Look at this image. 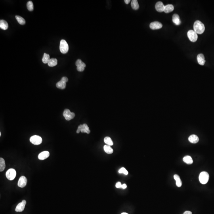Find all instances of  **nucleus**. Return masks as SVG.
Returning a JSON list of instances; mask_svg holds the SVG:
<instances>
[{"mask_svg":"<svg viewBox=\"0 0 214 214\" xmlns=\"http://www.w3.org/2000/svg\"><path fill=\"white\" fill-rule=\"evenodd\" d=\"M194 29L197 34H201L205 30V27L202 22L200 21L197 20L194 23Z\"/></svg>","mask_w":214,"mask_h":214,"instance_id":"1","label":"nucleus"},{"mask_svg":"<svg viewBox=\"0 0 214 214\" xmlns=\"http://www.w3.org/2000/svg\"><path fill=\"white\" fill-rule=\"evenodd\" d=\"M209 178V174L205 171L201 172L199 176V180L201 183L203 184H205L207 183Z\"/></svg>","mask_w":214,"mask_h":214,"instance_id":"2","label":"nucleus"},{"mask_svg":"<svg viewBox=\"0 0 214 214\" xmlns=\"http://www.w3.org/2000/svg\"><path fill=\"white\" fill-rule=\"evenodd\" d=\"M60 49L62 54L67 53L69 50V46L65 40H61L60 41Z\"/></svg>","mask_w":214,"mask_h":214,"instance_id":"3","label":"nucleus"},{"mask_svg":"<svg viewBox=\"0 0 214 214\" xmlns=\"http://www.w3.org/2000/svg\"><path fill=\"white\" fill-rule=\"evenodd\" d=\"M16 175V172L14 168H10L7 171L6 176L8 180H12L15 178Z\"/></svg>","mask_w":214,"mask_h":214,"instance_id":"4","label":"nucleus"},{"mask_svg":"<svg viewBox=\"0 0 214 214\" xmlns=\"http://www.w3.org/2000/svg\"><path fill=\"white\" fill-rule=\"evenodd\" d=\"M30 141L32 144L35 145H38L42 142V138L39 136L34 135L30 138Z\"/></svg>","mask_w":214,"mask_h":214,"instance_id":"5","label":"nucleus"},{"mask_svg":"<svg viewBox=\"0 0 214 214\" xmlns=\"http://www.w3.org/2000/svg\"><path fill=\"white\" fill-rule=\"evenodd\" d=\"M187 34L189 39L192 42H196L198 39V34L194 30H190L187 32Z\"/></svg>","mask_w":214,"mask_h":214,"instance_id":"6","label":"nucleus"},{"mask_svg":"<svg viewBox=\"0 0 214 214\" xmlns=\"http://www.w3.org/2000/svg\"><path fill=\"white\" fill-rule=\"evenodd\" d=\"M63 115L64 117H65V119L67 121L71 120L75 116V114L74 113L71 112L68 109L64 110Z\"/></svg>","mask_w":214,"mask_h":214,"instance_id":"7","label":"nucleus"},{"mask_svg":"<svg viewBox=\"0 0 214 214\" xmlns=\"http://www.w3.org/2000/svg\"><path fill=\"white\" fill-rule=\"evenodd\" d=\"M27 183V179L25 176H22L20 177L18 182V186L19 187H24L26 186Z\"/></svg>","mask_w":214,"mask_h":214,"instance_id":"8","label":"nucleus"},{"mask_svg":"<svg viewBox=\"0 0 214 214\" xmlns=\"http://www.w3.org/2000/svg\"><path fill=\"white\" fill-rule=\"evenodd\" d=\"M163 27V25L161 23L159 22H154L151 23L149 25V27L152 30H156L160 29Z\"/></svg>","mask_w":214,"mask_h":214,"instance_id":"9","label":"nucleus"},{"mask_svg":"<svg viewBox=\"0 0 214 214\" xmlns=\"http://www.w3.org/2000/svg\"><path fill=\"white\" fill-rule=\"evenodd\" d=\"M26 204V201L25 200H23L22 202L19 203L17 205L15 208V211L17 212H21L23 211L24 209L25 205Z\"/></svg>","mask_w":214,"mask_h":214,"instance_id":"10","label":"nucleus"},{"mask_svg":"<svg viewBox=\"0 0 214 214\" xmlns=\"http://www.w3.org/2000/svg\"><path fill=\"white\" fill-rule=\"evenodd\" d=\"M165 6L163 4L162 2L159 1L157 2L155 5V8L157 11L159 12L164 11Z\"/></svg>","mask_w":214,"mask_h":214,"instance_id":"11","label":"nucleus"},{"mask_svg":"<svg viewBox=\"0 0 214 214\" xmlns=\"http://www.w3.org/2000/svg\"><path fill=\"white\" fill-rule=\"evenodd\" d=\"M50 156V153L48 151H44L41 152L38 156V159L43 160L47 159Z\"/></svg>","mask_w":214,"mask_h":214,"instance_id":"12","label":"nucleus"},{"mask_svg":"<svg viewBox=\"0 0 214 214\" xmlns=\"http://www.w3.org/2000/svg\"><path fill=\"white\" fill-rule=\"evenodd\" d=\"M197 60L198 62L200 65H203L205 62L204 55L202 54H199L197 56Z\"/></svg>","mask_w":214,"mask_h":214,"instance_id":"13","label":"nucleus"},{"mask_svg":"<svg viewBox=\"0 0 214 214\" xmlns=\"http://www.w3.org/2000/svg\"><path fill=\"white\" fill-rule=\"evenodd\" d=\"M172 22L177 26L180 24L181 21L180 19V17L178 15V14H174L172 16Z\"/></svg>","mask_w":214,"mask_h":214,"instance_id":"14","label":"nucleus"},{"mask_svg":"<svg viewBox=\"0 0 214 214\" xmlns=\"http://www.w3.org/2000/svg\"><path fill=\"white\" fill-rule=\"evenodd\" d=\"M188 140L190 142L193 144H195L199 141V138L197 136L193 134L189 136Z\"/></svg>","mask_w":214,"mask_h":214,"instance_id":"15","label":"nucleus"},{"mask_svg":"<svg viewBox=\"0 0 214 214\" xmlns=\"http://www.w3.org/2000/svg\"><path fill=\"white\" fill-rule=\"evenodd\" d=\"M174 10V7L173 5L172 4H167L164 7V11L166 13H168L172 12Z\"/></svg>","mask_w":214,"mask_h":214,"instance_id":"16","label":"nucleus"},{"mask_svg":"<svg viewBox=\"0 0 214 214\" xmlns=\"http://www.w3.org/2000/svg\"><path fill=\"white\" fill-rule=\"evenodd\" d=\"M81 126V132L82 133H87L89 134L90 133V130L88 125L86 124H84L83 125H80Z\"/></svg>","mask_w":214,"mask_h":214,"instance_id":"17","label":"nucleus"},{"mask_svg":"<svg viewBox=\"0 0 214 214\" xmlns=\"http://www.w3.org/2000/svg\"><path fill=\"white\" fill-rule=\"evenodd\" d=\"M8 27V25L7 22L4 20L0 21V28L4 30H6Z\"/></svg>","mask_w":214,"mask_h":214,"instance_id":"18","label":"nucleus"},{"mask_svg":"<svg viewBox=\"0 0 214 214\" xmlns=\"http://www.w3.org/2000/svg\"><path fill=\"white\" fill-rule=\"evenodd\" d=\"M174 178L176 180V185L177 187H180L182 185V182L181 181V179L180 178L179 176L178 175H175L174 176Z\"/></svg>","mask_w":214,"mask_h":214,"instance_id":"19","label":"nucleus"},{"mask_svg":"<svg viewBox=\"0 0 214 214\" xmlns=\"http://www.w3.org/2000/svg\"><path fill=\"white\" fill-rule=\"evenodd\" d=\"M66 83L63 81L62 80H60V81L57 82L56 84V86L57 88L61 89H64L66 87Z\"/></svg>","mask_w":214,"mask_h":214,"instance_id":"20","label":"nucleus"},{"mask_svg":"<svg viewBox=\"0 0 214 214\" xmlns=\"http://www.w3.org/2000/svg\"><path fill=\"white\" fill-rule=\"evenodd\" d=\"M183 162L187 164H191L193 163L192 159L190 156H186L183 157Z\"/></svg>","mask_w":214,"mask_h":214,"instance_id":"21","label":"nucleus"},{"mask_svg":"<svg viewBox=\"0 0 214 214\" xmlns=\"http://www.w3.org/2000/svg\"><path fill=\"white\" fill-rule=\"evenodd\" d=\"M132 8L134 10H137L139 9V5L137 0H133L131 3Z\"/></svg>","mask_w":214,"mask_h":214,"instance_id":"22","label":"nucleus"},{"mask_svg":"<svg viewBox=\"0 0 214 214\" xmlns=\"http://www.w3.org/2000/svg\"><path fill=\"white\" fill-rule=\"evenodd\" d=\"M103 149L104 150L105 152L107 154H111L114 152L113 149L111 148V146L107 145H106L104 146Z\"/></svg>","mask_w":214,"mask_h":214,"instance_id":"23","label":"nucleus"},{"mask_svg":"<svg viewBox=\"0 0 214 214\" xmlns=\"http://www.w3.org/2000/svg\"><path fill=\"white\" fill-rule=\"evenodd\" d=\"M57 60L56 58H51L50 59V61L48 63L49 66L52 67L55 66L57 65Z\"/></svg>","mask_w":214,"mask_h":214,"instance_id":"24","label":"nucleus"},{"mask_svg":"<svg viewBox=\"0 0 214 214\" xmlns=\"http://www.w3.org/2000/svg\"><path fill=\"white\" fill-rule=\"evenodd\" d=\"M6 167L5 160L3 158H0V171L2 172L5 169Z\"/></svg>","mask_w":214,"mask_h":214,"instance_id":"25","label":"nucleus"},{"mask_svg":"<svg viewBox=\"0 0 214 214\" xmlns=\"http://www.w3.org/2000/svg\"><path fill=\"white\" fill-rule=\"evenodd\" d=\"M50 56L48 54L46 53L44 54L43 57L42 59V61L44 64H47L49 63L50 61Z\"/></svg>","mask_w":214,"mask_h":214,"instance_id":"26","label":"nucleus"},{"mask_svg":"<svg viewBox=\"0 0 214 214\" xmlns=\"http://www.w3.org/2000/svg\"><path fill=\"white\" fill-rule=\"evenodd\" d=\"M15 18L18 21V22L21 25H24L26 23V21L24 18H23L22 17L19 15H16L15 16Z\"/></svg>","mask_w":214,"mask_h":214,"instance_id":"27","label":"nucleus"},{"mask_svg":"<svg viewBox=\"0 0 214 214\" xmlns=\"http://www.w3.org/2000/svg\"><path fill=\"white\" fill-rule=\"evenodd\" d=\"M104 142L106 143V144L107 145H110V146L114 144V143L112 141L111 139L109 137H108V136L104 138Z\"/></svg>","mask_w":214,"mask_h":214,"instance_id":"28","label":"nucleus"},{"mask_svg":"<svg viewBox=\"0 0 214 214\" xmlns=\"http://www.w3.org/2000/svg\"><path fill=\"white\" fill-rule=\"evenodd\" d=\"M77 70L79 71L82 72L84 70V68L86 67V64L82 62L80 64L77 66Z\"/></svg>","mask_w":214,"mask_h":214,"instance_id":"29","label":"nucleus"},{"mask_svg":"<svg viewBox=\"0 0 214 214\" xmlns=\"http://www.w3.org/2000/svg\"><path fill=\"white\" fill-rule=\"evenodd\" d=\"M27 7L28 10L30 11H32L34 9L33 4L31 1H29L27 3Z\"/></svg>","mask_w":214,"mask_h":214,"instance_id":"30","label":"nucleus"},{"mask_svg":"<svg viewBox=\"0 0 214 214\" xmlns=\"http://www.w3.org/2000/svg\"><path fill=\"white\" fill-rule=\"evenodd\" d=\"M118 172L119 173H123L125 175H128V172L125 168L122 167L118 171Z\"/></svg>","mask_w":214,"mask_h":214,"instance_id":"31","label":"nucleus"},{"mask_svg":"<svg viewBox=\"0 0 214 214\" xmlns=\"http://www.w3.org/2000/svg\"><path fill=\"white\" fill-rule=\"evenodd\" d=\"M122 184H121V182H117V183H116V185H115V186L117 188H121V186H122Z\"/></svg>","mask_w":214,"mask_h":214,"instance_id":"32","label":"nucleus"},{"mask_svg":"<svg viewBox=\"0 0 214 214\" xmlns=\"http://www.w3.org/2000/svg\"><path fill=\"white\" fill-rule=\"evenodd\" d=\"M61 80H62L63 81L65 82V83H66V82H67L68 81V78H67V77L64 76V77H63L62 78H61Z\"/></svg>","mask_w":214,"mask_h":214,"instance_id":"33","label":"nucleus"},{"mask_svg":"<svg viewBox=\"0 0 214 214\" xmlns=\"http://www.w3.org/2000/svg\"><path fill=\"white\" fill-rule=\"evenodd\" d=\"M80 131H81V126H80V125L78 126L77 130H76V133H79Z\"/></svg>","mask_w":214,"mask_h":214,"instance_id":"34","label":"nucleus"},{"mask_svg":"<svg viewBox=\"0 0 214 214\" xmlns=\"http://www.w3.org/2000/svg\"><path fill=\"white\" fill-rule=\"evenodd\" d=\"M126 187H127V185L126 184L124 183V184L122 185L121 188L123 189H125L126 188Z\"/></svg>","mask_w":214,"mask_h":214,"instance_id":"35","label":"nucleus"},{"mask_svg":"<svg viewBox=\"0 0 214 214\" xmlns=\"http://www.w3.org/2000/svg\"><path fill=\"white\" fill-rule=\"evenodd\" d=\"M183 214H192V213L190 211H186Z\"/></svg>","mask_w":214,"mask_h":214,"instance_id":"36","label":"nucleus"},{"mask_svg":"<svg viewBox=\"0 0 214 214\" xmlns=\"http://www.w3.org/2000/svg\"><path fill=\"white\" fill-rule=\"evenodd\" d=\"M130 0H125V3L127 4H129L130 3Z\"/></svg>","mask_w":214,"mask_h":214,"instance_id":"37","label":"nucleus"},{"mask_svg":"<svg viewBox=\"0 0 214 214\" xmlns=\"http://www.w3.org/2000/svg\"><path fill=\"white\" fill-rule=\"evenodd\" d=\"M121 214H128V213H121Z\"/></svg>","mask_w":214,"mask_h":214,"instance_id":"38","label":"nucleus"},{"mask_svg":"<svg viewBox=\"0 0 214 214\" xmlns=\"http://www.w3.org/2000/svg\"><path fill=\"white\" fill-rule=\"evenodd\" d=\"M0 136H1V133H0Z\"/></svg>","mask_w":214,"mask_h":214,"instance_id":"39","label":"nucleus"}]
</instances>
